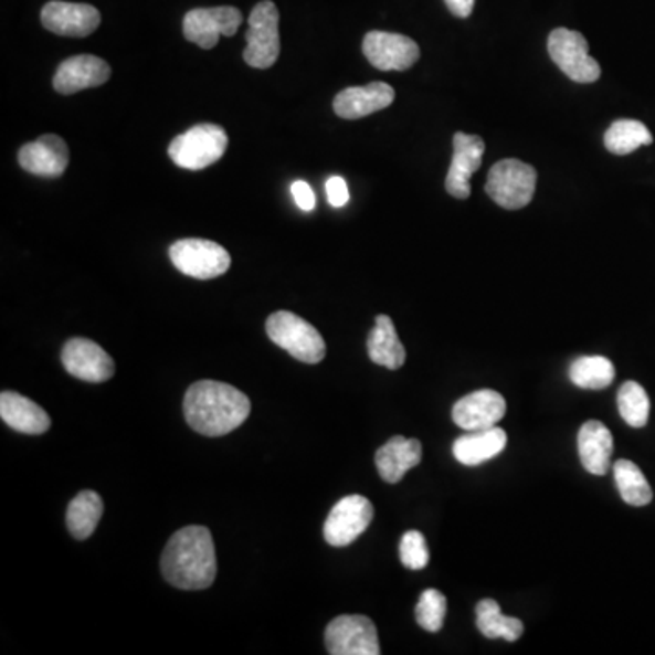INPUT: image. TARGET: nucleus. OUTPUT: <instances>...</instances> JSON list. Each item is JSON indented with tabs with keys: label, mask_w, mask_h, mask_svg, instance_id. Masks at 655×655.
Instances as JSON below:
<instances>
[{
	"label": "nucleus",
	"mask_w": 655,
	"mask_h": 655,
	"mask_svg": "<svg viewBox=\"0 0 655 655\" xmlns=\"http://www.w3.org/2000/svg\"><path fill=\"white\" fill-rule=\"evenodd\" d=\"M250 410L249 395L226 382H193L184 398L187 423L197 434L208 437H221L237 430L249 419Z\"/></svg>",
	"instance_id": "1"
},
{
	"label": "nucleus",
	"mask_w": 655,
	"mask_h": 655,
	"mask_svg": "<svg viewBox=\"0 0 655 655\" xmlns=\"http://www.w3.org/2000/svg\"><path fill=\"white\" fill-rule=\"evenodd\" d=\"M160 568L166 581L176 589H210L218 575L212 531L204 527L176 531L162 552Z\"/></svg>",
	"instance_id": "2"
},
{
	"label": "nucleus",
	"mask_w": 655,
	"mask_h": 655,
	"mask_svg": "<svg viewBox=\"0 0 655 655\" xmlns=\"http://www.w3.org/2000/svg\"><path fill=\"white\" fill-rule=\"evenodd\" d=\"M266 334L275 345L306 365H317L326 356V342L319 330L292 311H275L266 320Z\"/></svg>",
	"instance_id": "3"
},
{
	"label": "nucleus",
	"mask_w": 655,
	"mask_h": 655,
	"mask_svg": "<svg viewBox=\"0 0 655 655\" xmlns=\"http://www.w3.org/2000/svg\"><path fill=\"white\" fill-rule=\"evenodd\" d=\"M537 171L533 166L517 159L499 160L492 166L486 181V193L505 210L528 207L536 193Z\"/></svg>",
	"instance_id": "4"
},
{
	"label": "nucleus",
	"mask_w": 655,
	"mask_h": 655,
	"mask_svg": "<svg viewBox=\"0 0 655 655\" xmlns=\"http://www.w3.org/2000/svg\"><path fill=\"white\" fill-rule=\"evenodd\" d=\"M228 135L218 125H199L171 140L168 156L184 170H204L226 154Z\"/></svg>",
	"instance_id": "5"
},
{
	"label": "nucleus",
	"mask_w": 655,
	"mask_h": 655,
	"mask_svg": "<svg viewBox=\"0 0 655 655\" xmlns=\"http://www.w3.org/2000/svg\"><path fill=\"white\" fill-rule=\"evenodd\" d=\"M250 28L246 32L249 46L244 50V61L252 67L266 70L279 59V10L272 0H263L250 13Z\"/></svg>",
	"instance_id": "6"
},
{
	"label": "nucleus",
	"mask_w": 655,
	"mask_h": 655,
	"mask_svg": "<svg viewBox=\"0 0 655 655\" xmlns=\"http://www.w3.org/2000/svg\"><path fill=\"white\" fill-rule=\"evenodd\" d=\"M170 258L181 274L193 279H215L226 274L232 257L221 244L207 239H182L170 246Z\"/></svg>",
	"instance_id": "7"
},
{
	"label": "nucleus",
	"mask_w": 655,
	"mask_h": 655,
	"mask_svg": "<svg viewBox=\"0 0 655 655\" xmlns=\"http://www.w3.org/2000/svg\"><path fill=\"white\" fill-rule=\"evenodd\" d=\"M548 53L556 66L573 83H595L601 77V66L590 57L589 42L579 32L558 28L548 36Z\"/></svg>",
	"instance_id": "8"
},
{
	"label": "nucleus",
	"mask_w": 655,
	"mask_h": 655,
	"mask_svg": "<svg viewBox=\"0 0 655 655\" xmlns=\"http://www.w3.org/2000/svg\"><path fill=\"white\" fill-rule=\"evenodd\" d=\"M326 651L331 655H379L376 624L367 615H339L326 626Z\"/></svg>",
	"instance_id": "9"
},
{
	"label": "nucleus",
	"mask_w": 655,
	"mask_h": 655,
	"mask_svg": "<svg viewBox=\"0 0 655 655\" xmlns=\"http://www.w3.org/2000/svg\"><path fill=\"white\" fill-rule=\"evenodd\" d=\"M243 22V13L233 6L197 8L188 11L182 32L188 41L202 50L218 46L219 36H233Z\"/></svg>",
	"instance_id": "10"
},
{
	"label": "nucleus",
	"mask_w": 655,
	"mask_h": 655,
	"mask_svg": "<svg viewBox=\"0 0 655 655\" xmlns=\"http://www.w3.org/2000/svg\"><path fill=\"white\" fill-rule=\"evenodd\" d=\"M373 521V506L367 497H342L326 517L325 539L330 547H348Z\"/></svg>",
	"instance_id": "11"
},
{
	"label": "nucleus",
	"mask_w": 655,
	"mask_h": 655,
	"mask_svg": "<svg viewBox=\"0 0 655 655\" xmlns=\"http://www.w3.org/2000/svg\"><path fill=\"white\" fill-rule=\"evenodd\" d=\"M362 53L381 72H406L421 57L418 42L401 33L370 32L362 41Z\"/></svg>",
	"instance_id": "12"
},
{
	"label": "nucleus",
	"mask_w": 655,
	"mask_h": 655,
	"mask_svg": "<svg viewBox=\"0 0 655 655\" xmlns=\"http://www.w3.org/2000/svg\"><path fill=\"white\" fill-rule=\"evenodd\" d=\"M63 367L70 376L86 382H106L114 377V359L97 342L75 337L64 345Z\"/></svg>",
	"instance_id": "13"
},
{
	"label": "nucleus",
	"mask_w": 655,
	"mask_h": 655,
	"mask_svg": "<svg viewBox=\"0 0 655 655\" xmlns=\"http://www.w3.org/2000/svg\"><path fill=\"white\" fill-rule=\"evenodd\" d=\"M42 27L47 32L63 36H88L101 24V13L97 8L83 2H63L52 0L41 11Z\"/></svg>",
	"instance_id": "14"
},
{
	"label": "nucleus",
	"mask_w": 655,
	"mask_h": 655,
	"mask_svg": "<svg viewBox=\"0 0 655 655\" xmlns=\"http://www.w3.org/2000/svg\"><path fill=\"white\" fill-rule=\"evenodd\" d=\"M485 156V140L479 135L463 134L457 131L454 135V157L446 176V191L455 199L465 201L469 197V177L479 170Z\"/></svg>",
	"instance_id": "15"
},
{
	"label": "nucleus",
	"mask_w": 655,
	"mask_h": 655,
	"mask_svg": "<svg viewBox=\"0 0 655 655\" xmlns=\"http://www.w3.org/2000/svg\"><path fill=\"white\" fill-rule=\"evenodd\" d=\"M506 401L496 390H477L459 399L452 410V419L466 432L492 429L505 418Z\"/></svg>",
	"instance_id": "16"
},
{
	"label": "nucleus",
	"mask_w": 655,
	"mask_h": 655,
	"mask_svg": "<svg viewBox=\"0 0 655 655\" xmlns=\"http://www.w3.org/2000/svg\"><path fill=\"white\" fill-rule=\"evenodd\" d=\"M70 151L59 135H42L41 139L28 142L19 150V165L22 170L47 179H57L66 171Z\"/></svg>",
	"instance_id": "17"
},
{
	"label": "nucleus",
	"mask_w": 655,
	"mask_h": 655,
	"mask_svg": "<svg viewBox=\"0 0 655 655\" xmlns=\"http://www.w3.org/2000/svg\"><path fill=\"white\" fill-rule=\"evenodd\" d=\"M112 67L95 55H77L61 63L53 77V88L59 94L73 95L83 89L97 88L108 83Z\"/></svg>",
	"instance_id": "18"
},
{
	"label": "nucleus",
	"mask_w": 655,
	"mask_h": 655,
	"mask_svg": "<svg viewBox=\"0 0 655 655\" xmlns=\"http://www.w3.org/2000/svg\"><path fill=\"white\" fill-rule=\"evenodd\" d=\"M395 101V92L387 83L346 88L334 98V112L341 119L356 120L387 109Z\"/></svg>",
	"instance_id": "19"
},
{
	"label": "nucleus",
	"mask_w": 655,
	"mask_h": 655,
	"mask_svg": "<svg viewBox=\"0 0 655 655\" xmlns=\"http://www.w3.org/2000/svg\"><path fill=\"white\" fill-rule=\"evenodd\" d=\"M423 457V446L418 439L395 435L377 450L376 466L382 480L395 485L403 479L408 469L415 468Z\"/></svg>",
	"instance_id": "20"
},
{
	"label": "nucleus",
	"mask_w": 655,
	"mask_h": 655,
	"mask_svg": "<svg viewBox=\"0 0 655 655\" xmlns=\"http://www.w3.org/2000/svg\"><path fill=\"white\" fill-rule=\"evenodd\" d=\"M0 418L21 434L41 435L52 426V419L39 404L17 392L0 395Z\"/></svg>",
	"instance_id": "21"
},
{
	"label": "nucleus",
	"mask_w": 655,
	"mask_h": 655,
	"mask_svg": "<svg viewBox=\"0 0 655 655\" xmlns=\"http://www.w3.org/2000/svg\"><path fill=\"white\" fill-rule=\"evenodd\" d=\"M506 443H508V435L505 430L492 426V429L475 430L455 439L452 452L461 465L477 466L497 457L506 448Z\"/></svg>",
	"instance_id": "22"
},
{
	"label": "nucleus",
	"mask_w": 655,
	"mask_h": 655,
	"mask_svg": "<svg viewBox=\"0 0 655 655\" xmlns=\"http://www.w3.org/2000/svg\"><path fill=\"white\" fill-rule=\"evenodd\" d=\"M579 457L584 469L592 475H604L610 468L614 452V437L601 421H589L579 430Z\"/></svg>",
	"instance_id": "23"
},
{
	"label": "nucleus",
	"mask_w": 655,
	"mask_h": 655,
	"mask_svg": "<svg viewBox=\"0 0 655 655\" xmlns=\"http://www.w3.org/2000/svg\"><path fill=\"white\" fill-rule=\"evenodd\" d=\"M368 356L388 370H399L406 362V350L388 315H377L376 326L368 336Z\"/></svg>",
	"instance_id": "24"
},
{
	"label": "nucleus",
	"mask_w": 655,
	"mask_h": 655,
	"mask_svg": "<svg viewBox=\"0 0 655 655\" xmlns=\"http://www.w3.org/2000/svg\"><path fill=\"white\" fill-rule=\"evenodd\" d=\"M477 615V628L488 640H505L508 643H516L521 640L525 632V624L517 617H510L500 612L499 604L494 599H483L475 609Z\"/></svg>",
	"instance_id": "25"
},
{
	"label": "nucleus",
	"mask_w": 655,
	"mask_h": 655,
	"mask_svg": "<svg viewBox=\"0 0 655 655\" xmlns=\"http://www.w3.org/2000/svg\"><path fill=\"white\" fill-rule=\"evenodd\" d=\"M103 497L97 492L84 490L70 503L66 511L67 530L78 541L88 539L103 517Z\"/></svg>",
	"instance_id": "26"
},
{
	"label": "nucleus",
	"mask_w": 655,
	"mask_h": 655,
	"mask_svg": "<svg viewBox=\"0 0 655 655\" xmlns=\"http://www.w3.org/2000/svg\"><path fill=\"white\" fill-rule=\"evenodd\" d=\"M654 142L651 129L643 123L634 119L615 120L604 134V146L614 156H628L641 146H648Z\"/></svg>",
	"instance_id": "27"
},
{
	"label": "nucleus",
	"mask_w": 655,
	"mask_h": 655,
	"mask_svg": "<svg viewBox=\"0 0 655 655\" xmlns=\"http://www.w3.org/2000/svg\"><path fill=\"white\" fill-rule=\"evenodd\" d=\"M570 381L584 390H603L609 388L615 379V368L606 357H579L568 370Z\"/></svg>",
	"instance_id": "28"
},
{
	"label": "nucleus",
	"mask_w": 655,
	"mask_h": 655,
	"mask_svg": "<svg viewBox=\"0 0 655 655\" xmlns=\"http://www.w3.org/2000/svg\"><path fill=\"white\" fill-rule=\"evenodd\" d=\"M614 477L617 490L624 503L630 506H646L654 497L651 483L640 466L628 459H620L614 465Z\"/></svg>",
	"instance_id": "29"
},
{
	"label": "nucleus",
	"mask_w": 655,
	"mask_h": 655,
	"mask_svg": "<svg viewBox=\"0 0 655 655\" xmlns=\"http://www.w3.org/2000/svg\"><path fill=\"white\" fill-rule=\"evenodd\" d=\"M617 406L624 423L632 429H643L651 418V399L640 382L626 381L617 393Z\"/></svg>",
	"instance_id": "30"
},
{
	"label": "nucleus",
	"mask_w": 655,
	"mask_h": 655,
	"mask_svg": "<svg viewBox=\"0 0 655 655\" xmlns=\"http://www.w3.org/2000/svg\"><path fill=\"white\" fill-rule=\"evenodd\" d=\"M448 612V603L443 593L435 589L424 590L415 606V620L419 626L426 632H439L443 628L444 620Z\"/></svg>",
	"instance_id": "31"
},
{
	"label": "nucleus",
	"mask_w": 655,
	"mask_h": 655,
	"mask_svg": "<svg viewBox=\"0 0 655 655\" xmlns=\"http://www.w3.org/2000/svg\"><path fill=\"white\" fill-rule=\"evenodd\" d=\"M399 553H401V562L410 570H423L430 561L429 542L418 530L404 533L399 545Z\"/></svg>",
	"instance_id": "32"
},
{
	"label": "nucleus",
	"mask_w": 655,
	"mask_h": 655,
	"mask_svg": "<svg viewBox=\"0 0 655 655\" xmlns=\"http://www.w3.org/2000/svg\"><path fill=\"white\" fill-rule=\"evenodd\" d=\"M326 196H328V202H330L331 207H345L348 199H350V191H348L345 179L342 177H330L326 182Z\"/></svg>",
	"instance_id": "33"
},
{
	"label": "nucleus",
	"mask_w": 655,
	"mask_h": 655,
	"mask_svg": "<svg viewBox=\"0 0 655 655\" xmlns=\"http://www.w3.org/2000/svg\"><path fill=\"white\" fill-rule=\"evenodd\" d=\"M292 193H294L295 202H297V207L300 210H305V212H311L315 208V193L311 190L310 184L305 181H295L292 184Z\"/></svg>",
	"instance_id": "34"
},
{
	"label": "nucleus",
	"mask_w": 655,
	"mask_h": 655,
	"mask_svg": "<svg viewBox=\"0 0 655 655\" xmlns=\"http://www.w3.org/2000/svg\"><path fill=\"white\" fill-rule=\"evenodd\" d=\"M446 6H448V10L454 13L455 17H459V19H466L474 10L475 0H444Z\"/></svg>",
	"instance_id": "35"
}]
</instances>
